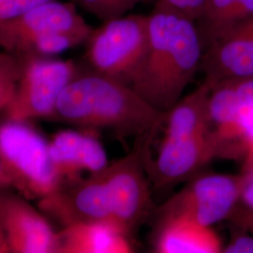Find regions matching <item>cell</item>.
<instances>
[{
	"label": "cell",
	"instance_id": "cell-14",
	"mask_svg": "<svg viewBox=\"0 0 253 253\" xmlns=\"http://www.w3.org/2000/svg\"><path fill=\"white\" fill-rule=\"evenodd\" d=\"M129 237L105 223H77L58 231L57 253H132Z\"/></svg>",
	"mask_w": 253,
	"mask_h": 253
},
{
	"label": "cell",
	"instance_id": "cell-5",
	"mask_svg": "<svg viewBox=\"0 0 253 253\" xmlns=\"http://www.w3.org/2000/svg\"><path fill=\"white\" fill-rule=\"evenodd\" d=\"M160 141L145 132L139 136L145 173L156 189L189 180L219 156L212 133L202 135H167L152 126Z\"/></svg>",
	"mask_w": 253,
	"mask_h": 253
},
{
	"label": "cell",
	"instance_id": "cell-10",
	"mask_svg": "<svg viewBox=\"0 0 253 253\" xmlns=\"http://www.w3.org/2000/svg\"><path fill=\"white\" fill-rule=\"evenodd\" d=\"M0 220L10 253H57L58 231L51 219L16 190H0Z\"/></svg>",
	"mask_w": 253,
	"mask_h": 253
},
{
	"label": "cell",
	"instance_id": "cell-12",
	"mask_svg": "<svg viewBox=\"0 0 253 253\" xmlns=\"http://www.w3.org/2000/svg\"><path fill=\"white\" fill-rule=\"evenodd\" d=\"M49 151L54 170L64 183L80 178L83 172H100L109 164L104 147L89 130L57 131L49 141Z\"/></svg>",
	"mask_w": 253,
	"mask_h": 253
},
{
	"label": "cell",
	"instance_id": "cell-24",
	"mask_svg": "<svg viewBox=\"0 0 253 253\" xmlns=\"http://www.w3.org/2000/svg\"><path fill=\"white\" fill-rule=\"evenodd\" d=\"M5 189L13 190V183L9 173L5 170L3 164L0 161V190H5Z\"/></svg>",
	"mask_w": 253,
	"mask_h": 253
},
{
	"label": "cell",
	"instance_id": "cell-18",
	"mask_svg": "<svg viewBox=\"0 0 253 253\" xmlns=\"http://www.w3.org/2000/svg\"><path fill=\"white\" fill-rule=\"evenodd\" d=\"M155 3V8L169 9L192 21L199 18L207 0H148Z\"/></svg>",
	"mask_w": 253,
	"mask_h": 253
},
{
	"label": "cell",
	"instance_id": "cell-9",
	"mask_svg": "<svg viewBox=\"0 0 253 253\" xmlns=\"http://www.w3.org/2000/svg\"><path fill=\"white\" fill-rule=\"evenodd\" d=\"M94 28L73 3L49 1L15 18L0 22V48L9 54L26 55L37 40L55 32L90 34Z\"/></svg>",
	"mask_w": 253,
	"mask_h": 253
},
{
	"label": "cell",
	"instance_id": "cell-6",
	"mask_svg": "<svg viewBox=\"0 0 253 253\" xmlns=\"http://www.w3.org/2000/svg\"><path fill=\"white\" fill-rule=\"evenodd\" d=\"M23 68L14 94L1 113L3 118L31 122L51 121L57 100L81 71L72 59L22 55Z\"/></svg>",
	"mask_w": 253,
	"mask_h": 253
},
{
	"label": "cell",
	"instance_id": "cell-11",
	"mask_svg": "<svg viewBox=\"0 0 253 253\" xmlns=\"http://www.w3.org/2000/svg\"><path fill=\"white\" fill-rule=\"evenodd\" d=\"M200 70L210 87L227 79L253 76V16L236 22L208 46Z\"/></svg>",
	"mask_w": 253,
	"mask_h": 253
},
{
	"label": "cell",
	"instance_id": "cell-13",
	"mask_svg": "<svg viewBox=\"0 0 253 253\" xmlns=\"http://www.w3.org/2000/svg\"><path fill=\"white\" fill-rule=\"evenodd\" d=\"M155 240L156 253H222L218 235L211 229L184 217L160 218Z\"/></svg>",
	"mask_w": 253,
	"mask_h": 253
},
{
	"label": "cell",
	"instance_id": "cell-2",
	"mask_svg": "<svg viewBox=\"0 0 253 253\" xmlns=\"http://www.w3.org/2000/svg\"><path fill=\"white\" fill-rule=\"evenodd\" d=\"M162 114L131 86L87 68L61 93L51 121L126 138L144 135Z\"/></svg>",
	"mask_w": 253,
	"mask_h": 253
},
{
	"label": "cell",
	"instance_id": "cell-7",
	"mask_svg": "<svg viewBox=\"0 0 253 253\" xmlns=\"http://www.w3.org/2000/svg\"><path fill=\"white\" fill-rule=\"evenodd\" d=\"M241 175H196L159 209L160 218L184 217L211 227L228 219L240 198Z\"/></svg>",
	"mask_w": 253,
	"mask_h": 253
},
{
	"label": "cell",
	"instance_id": "cell-15",
	"mask_svg": "<svg viewBox=\"0 0 253 253\" xmlns=\"http://www.w3.org/2000/svg\"><path fill=\"white\" fill-rule=\"evenodd\" d=\"M236 22V0H207L194 23L204 51Z\"/></svg>",
	"mask_w": 253,
	"mask_h": 253
},
{
	"label": "cell",
	"instance_id": "cell-25",
	"mask_svg": "<svg viewBox=\"0 0 253 253\" xmlns=\"http://www.w3.org/2000/svg\"><path fill=\"white\" fill-rule=\"evenodd\" d=\"M0 253H10L8 236L1 220H0Z\"/></svg>",
	"mask_w": 253,
	"mask_h": 253
},
{
	"label": "cell",
	"instance_id": "cell-19",
	"mask_svg": "<svg viewBox=\"0 0 253 253\" xmlns=\"http://www.w3.org/2000/svg\"><path fill=\"white\" fill-rule=\"evenodd\" d=\"M52 0H0V22L20 15Z\"/></svg>",
	"mask_w": 253,
	"mask_h": 253
},
{
	"label": "cell",
	"instance_id": "cell-4",
	"mask_svg": "<svg viewBox=\"0 0 253 253\" xmlns=\"http://www.w3.org/2000/svg\"><path fill=\"white\" fill-rule=\"evenodd\" d=\"M147 42V16L126 14L104 21L85 42L88 69L130 86Z\"/></svg>",
	"mask_w": 253,
	"mask_h": 253
},
{
	"label": "cell",
	"instance_id": "cell-20",
	"mask_svg": "<svg viewBox=\"0 0 253 253\" xmlns=\"http://www.w3.org/2000/svg\"><path fill=\"white\" fill-rule=\"evenodd\" d=\"M228 219L232 220L236 226L248 230L253 234V209L245 207H239L236 205L235 209Z\"/></svg>",
	"mask_w": 253,
	"mask_h": 253
},
{
	"label": "cell",
	"instance_id": "cell-26",
	"mask_svg": "<svg viewBox=\"0 0 253 253\" xmlns=\"http://www.w3.org/2000/svg\"><path fill=\"white\" fill-rule=\"evenodd\" d=\"M0 52H1V51H0Z\"/></svg>",
	"mask_w": 253,
	"mask_h": 253
},
{
	"label": "cell",
	"instance_id": "cell-21",
	"mask_svg": "<svg viewBox=\"0 0 253 253\" xmlns=\"http://www.w3.org/2000/svg\"><path fill=\"white\" fill-rule=\"evenodd\" d=\"M239 201L245 207L253 209V168L244 169V172L241 174Z\"/></svg>",
	"mask_w": 253,
	"mask_h": 253
},
{
	"label": "cell",
	"instance_id": "cell-17",
	"mask_svg": "<svg viewBox=\"0 0 253 253\" xmlns=\"http://www.w3.org/2000/svg\"><path fill=\"white\" fill-rule=\"evenodd\" d=\"M82 8L102 22L126 15L138 4L148 0H75Z\"/></svg>",
	"mask_w": 253,
	"mask_h": 253
},
{
	"label": "cell",
	"instance_id": "cell-23",
	"mask_svg": "<svg viewBox=\"0 0 253 253\" xmlns=\"http://www.w3.org/2000/svg\"><path fill=\"white\" fill-rule=\"evenodd\" d=\"M252 16H253V0H236V22Z\"/></svg>",
	"mask_w": 253,
	"mask_h": 253
},
{
	"label": "cell",
	"instance_id": "cell-8",
	"mask_svg": "<svg viewBox=\"0 0 253 253\" xmlns=\"http://www.w3.org/2000/svg\"><path fill=\"white\" fill-rule=\"evenodd\" d=\"M103 173L113 199L115 225L130 237L146 219L152 207L139 137L132 151L108 164Z\"/></svg>",
	"mask_w": 253,
	"mask_h": 253
},
{
	"label": "cell",
	"instance_id": "cell-16",
	"mask_svg": "<svg viewBox=\"0 0 253 253\" xmlns=\"http://www.w3.org/2000/svg\"><path fill=\"white\" fill-rule=\"evenodd\" d=\"M23 68V58L0 52V113L6 108L16 89Z\"/></svg>",
	"mask_w": 253,
	"mask_h": 253
},
{
	"label": "cell",
	"instance_id": "cell-1",
	"mask_svg": "<svg viewBox=\"0 0 253 253\" xmlns=\"http://www.w3.org/2000/svg\"><path fill=\"white\" fill-rule=\"evenodd\" d=\"M147 19V46L130 86L151 107L166 113L199 71L204 47L194 21L160 8Z\"/></svg>",
	"mask_w": 253,
	"mask_h": 253
},
{
	"label": "cell",
	"instance_id": "cell-3",
	"mask_svg": "<svg viewBox=\"0 0 253 253\" xmlns=\"http://www.w3.org/2000/svg\"><path fill=\"white\" fill-rule=\"evenodd\" d=\"M0 161L13 190L27 199L45 198L64 184L54 170L49 141L30 122L0 120Z\"/></svg>",
	"mask_w": 253,
	"mask_h": 253
},
{
	"label": "cell",
	"instance_id": "cell-22",
	"mask_svg": "<svg viewBox=\"0 0 253 253\" xmlns=\"http://www.w3.org/2000/svg\"><path fill=\"white\" fill-rule=\"evenodd\" d=\"M222 253H253V237L241 234L235 235Z\"/></svg>",
	"mask_w": 253,
	"mask_h": 253
}]
</instances>
